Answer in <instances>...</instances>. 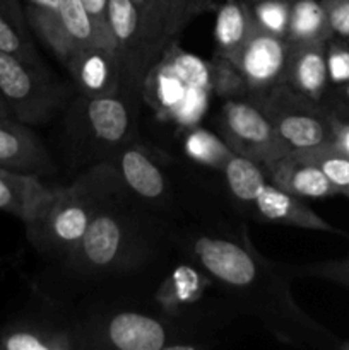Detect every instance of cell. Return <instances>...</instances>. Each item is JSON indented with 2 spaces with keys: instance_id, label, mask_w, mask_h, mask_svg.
Returning a JSON list of instances; mask_svg holds the SVG:
<instances>
[{
  "instance_id": "f546056e",
  "label": "cell",
  "mask_w": 349,
  "mask_h": 350,
  "mask_svg": "<svg viewBox=\"0 0 349 350\" xmlns=\"http://www.w3.org/2000/svg\"><path fill=\"white\" fill-rule=\"evenodd\" d=\"M286 270L291 277H315L327 280L337 286L349 287V256L342 260H328V262L305 263V265H287Z\"/></svg>"
},
{
  "instance_id": "f35d334b",
  "label": "cell",
  "mask_w": 349,
  "mask_h": 350,
  "mask_svg": "<svg viewBox=\"0 0 349 350\" xmlns=\"http://www.w3.org/2000/svg\"><path fill=\"white\" fill-rule=\"evenodd\" d=\"M133 2H135L137 5H139L140 9H142V5H144V3H146V0H133Z\"/></svg>"
},
{
  "instance_id": "e575fe53",
  "label": "cell",
  "mask_w": 349,
  "mask_h": 350,
  "mask_svg": "<svg viewBox=\"0 0 349 350\" xmlns=\"http://www.w3.org/2000/svg\"><path fill=\"white\" fill-rule=\"evenodd\" d=\"M325 98L335 99V101L342 103V105H346V106H349V82H346V84H341V85H335L334 91H332V92L327 91Z\"/></svg>"
},
{
  "instance_id": "484cf974",
  "label": "cell",
  "mask_w": 349,
  "mask_h": 350,
  "mask_svg": "<svg viewBox=\"0 0 349 350\" xmlns=\"http://www.w3.org/2000/svg\"><path fill=\"white\" fill-rule=\"evenodd\" d=\"M298 156L313 163L335 187L337 193L348 195L349 191V156L332 144L294 150Z\"/></svg>"
},
{
  "instance_id": "30bf717a",
  "label": "cell",
  "mask_w": 349,
  "mask_h": 350,
  "mask_svg": "<svg viewBox=\"0 0 349 350\" xmlns=\"http://www.w3.org/2000/svg\"><path fill=\"white\" fill-rule=\"evenodd\" d=\"M218 130L233 152L255 161L263 171L291 150L252 98L222 99Z\"/></svg>"
},
{
  "instance_id": "8fae6325",
  "label": "cell",
  "mask_w": 349,
  "mask_h": 350,
  "mask_svg": "<svg viewBox=\"0 0 349 350\" xmlns=\"http://www.w3.org/2000/svg\"><path fill=\"white\" fill-rule=\"evenodd\" d=\"M44 301V310L0 325V350H79L70 308L48 297Z\"/></svg>"
},
{
  "instance_id": "7402d4cb",
  "label": "cell",
  "mask_w": 349,
  "mask_h": 350,
  "mask_svg": "<svg viewBox=\"0 0 349 350\" xmlns=\"http://www.w3.org/2000/svg\"><path fill=\"white\" fill-rule=\"evenodd\" d=\"M181 156L194 166L211 173H221L229 159L235 156L219 133L211 132L201 125L180 130Z\"/></svg>"
},
{
  "instance_id": "e0dca14e",
  "label": "cell",
  "mask_w": 349,
  "mask_h": 350,
  "mask_svg": "<svg viewBox=\"0 0 349 350\" xmlns=\"http://www.w3.org/2000/svg\"><path fill=\"white\" fill-rule=\"evenodd\" d=\"M325 50H327V41L291 43L289 60H287L286 84L317 103H322L328 91Z\"/></svg>"
},
{
  "instance_id": "74e56055",
  "label": "cell",
  "mask_w": 349,
  "mask_h": 350,
  "mask_svg": "<svg viewBox=\"0 0 349 350\" xmlns=\"http://www.w3.org/2000/svg\"><path fill=\"white\" fill-rule=\"evenodd\" d=\"M339 350H349V340L346 342H339Z\"/></svg>"
},
{
  "instance_id": "8992f818",
  "label": "cell",
  "mask_w": 349,
  "mask_h": 350,
  "mask_svg": "<svg viewBox=\"0 0 349 350\" xmlns=\"http://www.w3.org/2000/svg\"><path fill=\"white\" fill-rule=\"evenodd\" d=\"M214 96L211 60L171 43L140 82V101L159 122L178 129L201 125Z\"/></svg>"
},
{
  "instance_id": "d590c367",
  "label": "cell",
  "mask_w": 349,
  "mask_h": 350,
  "mask_svg": "<svg viewBox=\"0 0 349 350\" xmlns=\"http://www.w3.org/2000/svg\"><path fill=\"white\" fill-rule=\"evenodd\" d=\"M0 116H10L9 108H7L5 103H3L2 98H0ZM10 118H12V116H10Z\"/></svg>"
},
{
  "instance_id": "1f68e13d",
  "label": "cell",
  "mask_w": 349,
  "mask_h": 350,
  "mask_svg": "<svg viewBox=\"0 0 349 350\" xmlns=\"http://www.w3.org/2000/svg\"><path fill=\"white\" fill-rule=\"evenodd\" d=\"M334 36L349 41V0H320Z\"/></svg>"
},
{
  "instance_id": "6da1fadb",
  "label": "cell",
  "mask_w": 349,
  "mask_h": 350,
  "mask_svg": "<svg viewBox=\"0 0 349 350\" xmlns=\"http://www.w3.org/2000/svg\"><path fill=\"white\" fill-rule=\"evenodd\" d=\"M173 231L122 185L81 241L44 270L40 296L70 308L146 304L178 255Z\"/></svg>"
},
{
  "instance_id": "836d02e7",
  "label": "cell",
  "mask_w": 349,
  "mask_h": 350,
  "mask_svg": "<svg viewBox=\"0 0 349 350\" xmlns=\"http://www.w3.org/2000/svg\"><path fill=\"white\" fill-rule=\"evenodd\" d=\"M327 113H328V116H331V123H332V142L331 144L349 156V126H348V123L342 122L339 116L332 115L328 109H327Z\"/></svg>"
},
{
  "instance_id": "277c9868",
  "label": "cell",
  "mask_w": 349,
  "mask_h": 350,
  "mask_svg": "<svg viewBox=\"0 0 349 350\" xmlns=\"http://www.w3.org/2000/svg\"><path fill=\"white\" fill-rule=\"evenodd\" d=\"M122 185L109 163L82 170L68 187L57 188L51 204L38 217L26 222L31 246L51 262L64 258L81 241L96 214Z\"/></svg>"
},
{
  "instance_id": "9c48e42d",
  "label": "cell",
  "mask_w": 349,
  "mask_h": 350,
  "mask_svg": "<svg viewBox=\"0 0 349 350\" xmlns=\"http://www.w3.org/2000/svg\"><path fill=\"white\" fill-rule=\"evenodd\" d=\"M252 99L291 150L332 142L331 116L324 103L313 101L286 82Z\"/></svg>"
},
{
  "instance_id": "83f0119b",
  "label": "cell",
  "mask_w": 349,
  "mask_h": 350,
  "mask_svg": "<svg viewBox=\"0 0 349 350\" xmlns=\"http://www.w3.org/2000/svg\"><path fill=\"white\" fill-rule=\"evenodd\" d=\"M211 70L214 96H219L221 99L250 98L245 79L231 60L214 55L211 60Z\"/></svg>"
},
{
  "instance_id": "b9f144b4",
  "label": "cell",
  "mask_w": 349,
  "mask_h": 350,
  "mask_svg": "<svg viewBox=\"0 0 349 350\" xmlns=\"http://www.w3.org/2000/svg\"><path fill=\"white\" fill-rule=\"evenodd\" d=\"M348 238H349V236H348Z\"/></svg>"
},
{
  "instance_id": "f1b7e54d",
  "label": "cell",
  "mask_w": 349,
  "mask_h": 350,
  "mask_svg": "<svg viewBox=\"0 0 349 350\" xmlns=\"http://www.w3.org/2000/svg\"><path fill=\"white\" fill-rule=\"evenodd\" d=\"M253 21L267 33L286 40L289 26L291 0H259L250 3Z\"/></svg>"
},
{
  "instance_id": "44dd1931",
  "label": "cell",
  "mask_w": 349,
  "mask_h": 350,
  "mask_svg": "<svg viewBox=\"0 0 349 350\" xmlns=\"http://www.w3.org/2000/svg\"><path fill=\"white\" fill-rule=\"evenodd\" d=\"M253 26H255V21H253L250 2L224 0L222 3H219L214 26L216 57L233 60L246 38L250 36Z\"/></svg>"
},
{
  "instance_id": "603a6c76",
  "label": "cell",
  "mask_w": 349,
  "mask_h": 350,
  "mask_svg": "<svg viewBox=\"0 0 349 350\" xmlns=\"http://www.w3.org/2000/svg\"><path fill=\"white\" fill-rule=\"evenodd\" d=\"M106 23L115 41V51L122 65V79L132 60L140 26V7L133 0H108ZM127 91V89H125Z\"/></svg>"
},
{
  "instance_id": "d4e9b609",
  "label": "cell",
  "mask_w": 349,
  "mask_h": 350,
  "mask_svg": "<svg viewBox=\"0 0 349 350\" xmlns=\"http://www.w3.org/2000/svg\"><path fill=\"white\" fill-rule=\"evenodd\" d=\"M0 50L33 65H44L31 40L24 10H17L7 0H0Z\"/></svg>"
},
{
  "instance_id": "4316f807",
  "label": "cell",
  "mask_w": 349,
  "mask_h": 350,
  "mask_svg": "<svg viewBox=\"0 0 349 350\" xmlns=\"http://www.w3.org/2000/svg\"><path fill=\"white\" fill-rule=\"evenodd\" d=\"M62 0H24V17L27 27L48 44L53 38L60 16Z\"/></svg>"
},
{
  "instance_id": "3957f363",
  "label": "cell",
  "mask_w": 349,
  "mask_h": 350,
  "mask_svg": "<svg viewBox=\"0 0 349 350\" xmlns=\"http://www.w3.org/2000/svg\"><path fill=\"white\" fill-rule=\"evenodd\" d=\"M70 310L79 350L209 349L228 328L201 318L171 317L149 304Z\"/></svg>"
},
{
  "instance_id": "2e32d148",
  "label": "cell",
  "mask_w": 349,
  "mask_h": 350,
  "mask_svg": "<svg viewBox=\"0 0 349 350\" xmlns=\"http://www.w3.org/2000/svg\"><path fill=\"white\" fill-rule=\"evenodd\" d=\"M57 188L41 183L38 176L0 167V211L26 222L41 214L55 198Z\"/></svg>"
},
{
  "instance_id": "9a60e30c",
  "label": "cell",
  "mask_w": 349,
  "mask_h": 350,
  "mask_svg": "<svg viewBox=\"0 0 349 350\" xmlns=\"http://www.w3.org/2000/svg\"><path fill=\"white\" fill-rule=\"evenodd\" d=\"M253 221L270 222V224L293 226V228L308 229V231L332 232V234L348 236L341 229L328 224L325 219L315 214L303 202V198L281 190L279 187L267 181L260 190L252 208Z\"/></svg>"
},
{
  "instance_id": "7c38bea8",
  "label": "cell",
  "mask_w": 349,
  "mask_h": 350,
  "mask_svg": "<svg viewBox=\"0 0 349 350\" xmlns=\"http://www.w3.org/2000/svg\"><path fill=\"white\" fill-rule=\"evenodd\" d=\"M289 51V41L267 33L257 24L253 26L250 36L231 60L245 79L250 98L286 82Z\"/></svg>"
},
{
  "instance_id": "4fadbf2b",
  "label": "cell",
  "mask_w": 349,
  "mask_h": 350,
  "mask_svg": "<svg viewBox=\"0 0 349 350\" xmlns=\"http://www.w3.org/2000/svg\"><path fill=\"white\" fill-rule=\"evenodd\" d=\"M62 65L70 75L75 92L88 98L125 91L116 51L101 43L86 44L68 51Z\"/></svg>"
},
{
  "instance_id": "ab89813d",
  "label": "cell",
  "mask_w": 349,
  "mask_h": 350,
  "mask_svg": "<svg viewBox=\"0 0 349 350\" xmlns=\"http://www.w3.org/2000/svg\"><path fill=\"white\" fill-rule=\"evenodd\" d=\"M246 2H250V3H252V2H259V0H246Z\"/></svg>"
},
{
  "instance_id": "7a4b0ae2",
  "label": "cell",
  "mask_w": 349,
  "mask_h": 350,
  "mask_svg": "<svg viewBox=\"0 0 349 350\" xmlns=\"http://www.w3.org/2000/svg\"><path fill=\"white\" fill-rule=\"evenodd\" d=\"M173 238L178 253L207 272L242 317L259 321L281 344L339 347L341 340L298 306L286 263L266 258L253 246L245 221L180 224Z\"/></svg>"
},
{
  "instance_id": "52a82bcc",
  "label": "cell",
  "mask_w": 349,
  "mask_h": 350,
  "mask_svg": "<svg viewBox=\"0 0 349 350\" xmlns=\"http://www.w3.org/2000/svg\"><path fill=\"white\" fill-rule=\"evenodd\" d=\"M75 94L74 85L53 77L47 65L0 50V98L17 122L44 125L62 115Z\"/></svg>"
},
{
  "instance_id": "d6986e66",
  "label": "cell",
  "mask_w": 349,
  "mask_h": 350,
  "mask_svg": "<svg viewBox=\"0 0 349 350\" xmlns=\"http://www.w3.org/2000/svg\"><path fill=\"white\" fill-rule=\"evenodd\" d=\"M226 197L238 215L252 219V208L263 185L269 181L266 171L255 161L235 154L221 171Z\"/></svg>"
},
{
  "instance_id": "d6a6232c",
  "label": "cell",
  "mask_w": 349,
  "mask_h": 350,
  "mask_svg": "<svg viewBox=\"0 0 349 350\" xmlns=\"http://www.w3.org/2000/svg\"><path fill=\"white\" fill-rule=\"evenodd\" d=\"M81 2L84 3L86 10L91 16L92 23H94L98 33L103 36V40L115 48V41H113L112 34H109L108 23H106V5H108V0H81Z\"/></svg>"
},
{
  "instance_id": "4dcf8cb0",
  "label": "cell",
  "mask_w": 349,
  "mask_h": 350,
  "mask_svg": "<svg viewBox=\"0 0 349 350\" xmlns=\"http://www.w3.org/2000/svg\"><path fill=\"white\" fill-rule=\"evenodd\" d=\"M327 72L328 82L341 85L349 82V41L332 36L327 41Z\"/></svg>"
},
{
  "instance_id": "5b68a950",
  "label": "cell",
  "mask_w": 349,
  "mask_h": 350,
  "mask_svg": "<svg viewBox=\"0 0 349 350\" xmlns=\"http://www.w3.org/2000/svg\"><path fill=\"white\" fill-rule=\"evenodd\" d=\"M140 94L120 91L116 94H75L62 113V144L65 159L74 167H91L106 163L118 147L139 135Z\"/></svg>"
},
{
  "instance_id": "ffe728a7",
  "label": "cell",
  "mask_w": 349,
  "mask_h": 350,
  "mask_svg": "<svg viewBox=\"0 0 349 350\" xmlns=\"http://www.w3.org/2000/svg\"><path fill=\"white\" fill-rule=\"evenodd\" d=\"M92 43H101L113 48L98 33L91 16L81 0H62L57 29L47 46L53 51L58 60H62L68 51Z\"/></svg>"
},
{
  "instance_id": "cb8c5ba5",
  "label": "cell",
  "mask_w": 349,
  "mask_h": 350,
  "mask_svg": "<svg viewBox=\"0 0 349 350\" xmlns=\"http://www.w3.org/2000/svg\"><path fill=\"white\" fill-rule=\"evenodd\" d=\"M334 36L327 14L320 0H291L289 26L286 40L289 43H317Z\"/></svg>"
},
{
  "instance_id": "8d00e7d4",
  "label": "cell",
  "mask_w": 349,
  "mask_h": 350,
  "mask_svg": "<svg viewBox=\"0 0 349 350\" xmlns=\"http://www.w3.org/2000/svg\"><path fill=\"white\" fill-rule=\"evenodd\" d=\"M7 2H9L10 5L14 7V9H17V10H24V9H23V3H21V0H7Z\"/></svg>"
},
{
  "instance_id": "ba28073f",
  "label": "cell",
  "mask_w": 349,
  "mask_h": 350,
  "mask_svg": "<svg viewBox=\"0 0 349 350\" xmlns=\"http://www.w3.org/2000/svg\"><path fill=\"white\" fill-rule=\"evenodd\" d=\"M219 7V0H146L140 9V26L123 88L140 94V82L181 31L201 14Z\"/></svg>"
},
{
  "instance_id": "60d3db41",
  "label": "cell",
  "mask_w": 349,
  "mask_h": 350,
  "mask_svg": "<svg viewBox=\"0 0 349 350\" xmlns=\"http://www.w3.org/2000/svg\"><path fill=\"white\" fill-rule=\"evenodd\" d=\"M348 197H349V191H348Z\"/></svg>"
},
{
  "instance_id": "5bb4252c",
  "label": "cell",
  "mask_w": 349,
  "mask_h": 350,
  "mask_svg": "<svg viewBox=\"0 0 349 350\" xmlns=\"http://www.w3.org/2000/svg\"><path fill=\"white\" fill-rule=\"evenodd\" d=\"M0 167L38 178L58 171L43 140L10 116H0Z\"/></svg>"
},
{
  "instance_id": "ac0fdd59",
  "label": "cell",
  "mask_w": 349,
  "mask_h": 350,
  "mask_svg": "<svg viewBox=\"0 0 349 350\" xmlns=\"http://www.w3.org/2000/svg\"><path fill=\"white\" fill-rule=\"evenodd\" d=\"M267 178L281 190L300 198H325L337 195L328 178L310 161L289 150L266 171Z\"/></svg>"
}]
</instances>
